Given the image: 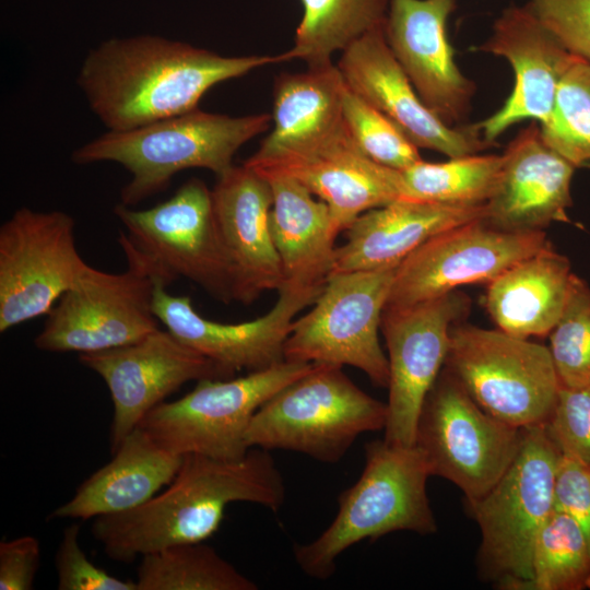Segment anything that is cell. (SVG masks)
<instances>
[{"instance_id":"6da1fadb","label":"cell","mask_w":590,"mask_h":590,"mask_svg":"<svg viewBox=\"0 0 590 590\" xmlns=\"http://www.w3.org/2000/svg\"><path fill=\"white\" fill-rule=\"evenodd\" d=\"M281 61L282 54L228 57L140 35L111 38L93 48L78 84L108 130L126 131L193 110L214 85Z\"/></svg>"},{"instance_id":"7a4b0ae2","label":"cell","mask_w":590,"mask_h":590,"mask_svg":"<svg viewBox=\"0 0 590 590\" xmlns=\"http://www.w3.org/2000/svg\"><path fill=\"white\" fill-rule=\"evenodd\" d=\"M285 485L268 450L250 448L238 460L182 457L173 481L142 506L94 518L92 534L113 560L131 563L166 547L205 542L235 502L273 511L285 502Z\"/></svg>"},{"instance_id":"3957f363","label":"cell","mask_w":590,"mask_h":590,"mask_svg":"<svg viewBox=\"0 0 590 590\" xmlns=\"http://www.w3.org/2000/svg\"><path fill=\"white\" fill-rule=\"evenodd\" d=\"M364 452L362 474L339 495L330 526L314 541L293 547L296 564L310 578H330L338 557L365 539L397 531L437 532L426 487L432 473L421 449L384 438L367 442Z\"/></svg>"},{"instance_id":"277c9868","label":"cell","mask_w":590,"mask_h":590,"mask_svg":"<svg viewBox=\"0 0 590 590\" xmlns=\"http://www.w3.org/2000/svg\"><path fill=\"white\" fill-rule=\"evenodd\" d=\"M272 115L240 117L199 108L126 131H110L72 153L75 164L115 162L131 175L121 203L139 204L164 191L187 168H205L216 177L234 166L233 157L249 140L266 132Z\"/></svg>"},{"instance_id":"5b68a950","label":"cell","mask_w":590,"mask_h":590,"mask_svg":"<svg viewBox=\"0 0 590 590\" xmlns=\"http://www.w3.org/2000/svg\"><path fill=\"white\" fill-rule=\"evenodd\" d=\"M387 418V403L363 391L343 367L314 364L259 408L246 441L337 463L359 435L384 430Z\"/></svg>"},{"instance_id":"8992f818","label":"cell","mask_w":590,"mask_h":590,"mask_svg":"<svg viewBox=\"0 0 590 590\" xmlns=\"http://www.w3.org/2000/svg\"><path fill=\"white\" fill-rule=\"evenodd\" d=\"M559 456L545 425L522 428L518 452L502 477L480 499L465 503L481 532L479 573L499 589L529 590L534 541L555 509Z\"/></svg>"},{"instance_id":"52a82bcc","label":"cell","mask_w":590,"mask_h":590,"mask_svg":"<svg viewBox=\"0 0 590 590\" xmlns=\"http://www.w3.org/2000/svg\"><path fill=\"white\" fill-rule=\"evenodd\" d=\"M114 213L126 232L119 245L155 283L167 287L185 278L217 300L236 302L235 275L215 221L212 190L190 178L166 201L135 210L119 203Z\"/></svg>"},{"instance_id":"ba28073f","label":"cell","mask_w":590,"mask_h":590,"mask_svg":"<svg viewBox=\"0 0 590 590\" xmlns=\"http://www.w3.org/2000/svg\"><path fill=\"white\" fill-rule=\"evenodd\" d=\"M444 367L486 413L518 428L545 425L560 389L547 346L499 329L453 326Z\"/></svg>"},{"instance_id":"9c48e42d","label":"cell","mask_w":590,"mask_h":590,"mask_svg":"<svg viewBox=\"0 0 590 590\" xmlns=\"http://www.w3.org/2000/svg\"><path fill=\"white\" fill-rule=\"evenodd\" d=\"M314 364L283 361L241 377L203 379L181 398L152 409L139 426L176 455L238 460L259 408Z\"/></svg>"},{"instance_id":"30bf717a","label":"cell","mask_w":590,"mask_h":590,"mask_svg":"<svg viewBox=\"0 0 590 590\" xmlns=\"http://www.w3.org/2000/svg\"><path fill=\"white\" fill-rule=\"evenodd\" d=\"M396 271L331 273L311 310L293 321L284 359L352 366L387 388L389 365L378 332Z\"/></svg>"},{"instance_id":"8fae6325","label":"cell","mask_w":590,"mask_h":590,"mask_svg":"<svg viewBox=\"0 0 590 590\" xmlns=\"http://www.w3.org/2000/svg\"><path fill=\"white\" fill-rule=\"evenodd\" d=\"M521 436L522 428L486 413L445 368L423 402L414 445L432 475L453 483L470 503L502 477L518 452Z\"/></svg>"},{"instance_id":"7c38bea8","label":"cell","mask_w":590,"mask_h":590,"mask_svg":"<svg viewBox=\"0 0 590 590\" xmlns=\"http://www.w3.org/2000/svg\"><path fill=\"white\" fill-rule=\"evenodd\" d=\"M109 273L87 264L58 299L35 338L38 350L95 353L127 345L158 329L155 282L142 266Z\"/></svg>"},{"instance_id":"4fadbf2b","label":"cell","mask_w":590,"mask_h":590,"mask_svg":"<svg viewBox=\"0 0 590 590\" xmlns=\"http://www.w3.org/2000/svg\"><path fill=\"white\" fill-rule=\"evenodd\" d=\"M61 211L16 210L0 227V332L48 315L87 263Z\"/></svg>"},{"instance_id":"5bb4252c","label":"cell","mask_w":590,"mask_h":590,"mask_svg":"<svg viewBox=\"0 0 590 590\" xmlns=\"http://www.w3.org/2000/svg\"><path fill=\"white\" fill-rule=\"evenodd\" d=\"M470 299L453 291L406 307H386L381 317L389 365L385 439L411 446L423 402L445 366L450 333Z\"/></svg>"},{"instance_id":"9a60e30c","label":"cell","mask_w":590,"mask_h":590,"mask_svg":"<svg viewBox=\"0 0 590 590\" xmlns=\"http://www.w3.org/2000/svg\"><path fill=\"white\" fill-rule=\"evenodd\" d=\"M548 244L543 231L505 232L483 219L449 228L400 263L386 307L415 305L465 284H488Z\"/></svg>"},{"instance_id":"2e32d148","label":"cell","mask_w":590,"mask_h":590,"mask_svg":"<svg viewBox=\"0 0 590 590\" xmlns=\"http://www.w3.org/2000/svg\"><path fill=\"white\" fill-rule=\"evenodd\" d=\"M106 384L114 405L111 452L155 406L189 381L232 378L228 371L160 328L141 340L80 354Z\"/></svg>"},{"instance_id":"e0dca14e","label":"cell","mask_w":590,"mask_h":590,"mask_svg":"<svg viewBox=\"0 0 590 590\" xmlns=\"http://www.w3.org/2000/svg\"><path fill=\"white\" fill-rule=\"evenodd\" d=\"M322 287L283 283L279 298L263 316L238 323L203 318L189 296H175L155 283L153 310L176 338L235 376L257 371L284 359V344L295 316L312 304Z\"/></svg>"},{"instance_id":"ac0fdd59","label":"cell","mask_w":590,"mask_h":590,"mask_svg":"<svg viewBox=\"0 0 590 590\" xmlns=\"http://www.w3.org/2000/svg\"><path fill=\"white\" fill-rule=\"evenodd\" d=\"M338 68L347 87L390 118L417 148L459 157L492 145L477 123L449 126L424 104L391 51L385 25L349 45Z\"/></svg>"},{"instance_id":"d6986e66","label":"cell","mask_w":590,"mask_h":590,"mask_svg":"<svg viewBox=\"0 0 590 590\" xmlns=\"http://www.w3.org/2000/svg\"><path fill=\"white\" fill-rule=\"evenodd\" d=\"M457 0H389L387 43L424 104L449 126L465 120L475 91L455 61L447 21Z\"/></svg>"},{"instance_id":"ffe728a7","label":"cell","mask_w":590,"mask_h":590,"mask_svg":"<svg viewBox=\"0 0 590 590\" xmlns=\"http://www.w3.org/2000/svg\"><path fill=\"white\" fill-rule=\"evenodd\" d=\"M479 50L507 59L515 72L504 105L477 123L491 144L515 123L531 119L542 125L550 118L559 83L577 57L527 5L505 10Z\"/></svg>"},{"instance_id":"44dd1931","label":"cell","mask_w":590,"mask_h":590,"mask_svg":"<svg viewBox=\"0 0 590 590\" xmlns=\"http://www.w3.org/2000/svg\"><path fill=\"white\" fill-rule=\"evenodd\" d=\"M244 164L300 182L328 205L340 233L364 212L403 199L400 170L368 158L353 141L345 123L309 151Z\"/></svg>"},{"instance_id":"7402d4cb","label":"cell","mask_w":590,"mask_h":590,"mask_svg":"<svg viewBox=\"0 0 590 590\" xmlns=\"http://www.w3.org/2000/svg\"><path fill=\"white\" fill-rule=\"evenodd\" d=\"M575 169L545 143L540 125L532 121L503 154L483 221L505 232H538L553 222H567Z\"/></svg>"},{"instance_id":"603a6c76","label":"cell","mask_w":590,"mask_h":590,"mask_svg":"<svg viewBox=\"0 0 590 590\" xmlns=\"http://www.w3.org/2000/svg\"><path fill=\"white\" fill-rule=\"evenodd\" d=\"M217 228L233 266L236 302L249 305L284 283L270 228L272 190L266 177L243 164L217 176L212 189Z\"/></svg>"},{"instance_id":"cb8c5ba5","label":"cell","mask_w":590,"mask_h":590,"mask_svg":"<svg viewBox=\"0 0 590 590\" xmlns=\"http://www.w3.org/2000/svg\"><path fill=\"white\" fill-rule=\"evenodd\" d=\"M485 204L449 205L398 199L361 214L335 248L331 273L398 268L432 237L482 220Z\"/></svg>"},{"instance_id":"d4e9b609","label":"cell","mask_w":590,"mask_h":590,"mask_svg":"<svg viewBox=\"0 0 590 590\" xmlns=\"http://www.w3.org/2000/svg\"><path fill=\"white\" fill-rule=\"evenodd\" d=\"M111 453V460L82 482L48 519L87 520L138 508L173 481L184 457L163 447L140 426Z\"/></svg>"},{"instance_id":"484cf974","label":"cell","mask_w":590,"mask_h":590,"mask_svg":"<svg viewBox=\"0 0 590 590\" xmlns=\"http://www.w3.org/2000/svg\"><path fill=\"white\" fill-rule=\"evenodd\" d=\"M345 87L338 66L332 62L278 76L273 92V128L246 162L303 153L328 140L344 125Z\"/></svg>"},{"instance_id":"4316f807","label":"cell","mask_w":590,"mask_h":590,"mask_svg":"<svg viewBox=\"0 0 590 590\" xmlns=\"http://www.w3.org/2000/svg\"><path fill=\"white\" fill-rule=\"evenodd\" d=\"M259 173L272 190L270 228L284 283L323 287L333 269L334 241L340 234L328 205L292 177Z\"/></svg>"},{"instance_id":"83f0119b","label":"cell","mask_w":590,"mask_h":590,"mask_svg":"<svg viewBox=\"0 0 590 590\" xmlns=\"http://www.w3.org/2000/svg\"><path fill=\"white\" fill-rule=\"evenodd\" d=\"M575 274L551 243L488 283L485 307L496 327L514 337H545L557 323Z\"/></svg>"},{"instance_id":"f1b7e54d","label":"cell","mask_w":590,"mask_h":590,"mask_svg":"<svg viewBox=\"0 0 590 590\" xmlns=\"http://www.w3.org/2000/svg\"><path fill=\"white\" fill-rule=\"evenodd\" d=\"M303 16L294 46L282 54L284 61L299 59L308 68L331 63V56L343 51L367 32L384 26L389 0H300Z\"/></svg>"},{"instance_id":"f546056e","label":"cell","mask_w":590,"mask_h":590,"mask_svg":"<svg viewBox=\"0 0 590 590\" xmlns=\"http://www.w3.org/2000/svg\"><path fill=\"white\" fill-rule=\"evenodd\" d=\"M138 590H257L258 586L204 542L166 547L141 557Z\"/></svg>"},{"instance_id":"4dcf8cb0","label":"cell","mask_w":590,"mask_h":590,"mask_svg":"<svg viewBox=\"0 0 590 590\" xmlns=\"http://www.w3.org/2000/svg\"><path fill=\"white\" fill-rule=\"evenodd\" d=\"M502 155L470 154L446 162L421 161L401 170L403 199L449 205H481L491 198Z\"/></svg>"},{"instance_id":"1f68e13d","label":"cell","mask_w":590,"mask_h":590,"mask_svg":"<svg viewBox=\"0 0 590 590\" xmlns=\"http://www.w3.org/2000/svg\"><path fill=\"white\" fill-rule=\"evenodd\" d=\"M529 590H589L590 543L577 522L557 509L534 541Z\"/></svg>"},{"instance_id":"d6a6232c","label":"cell","mask_w":590,"mask_h":590,"mask_svg":"<svg viewBox=\"0 0 590 590\" xmlns=\"http://www.w3.org/2000/svg\"><path fill=\"white\" fill-rule=\"evenodd\" d=\"M545 143L576 168L590 165V62L576 57L563 76L550 118L540 125Z\"/></svg>"},{"instance_id":"836d02e7","label":"cell","mask_w":590,"mask_h":590,"mask_svg":"<svg viewBox=\"0 0 590 590\" xmlns=\"http://www.w3.org/2000/svg\"><path fill=\"white\" fill-rule=\"evenodd\" d=\"M342 114L345 127L358 149L382 166L404 170L423 161L418 148L385 114L346 85Z\"/></svg>"},{"instance_id":"e575fe53","label":"cell","mask_w":590,"mask_h":590,"mask_svg":"<svg viewBox=\"0 0 590 590\" xmlns=\"http://www.w3.org/2000/svg\"><path fill=\"white\" fill-rule=\"evenodd\" d=\"M548 335L560 387L590 385V286L576 274L565 308Z\"/></svg>"},{"instance_id":"d590c367","label":"cell","mask_w":590,"mask_h":590,"mask_svg":"<svg viewBox=\"0 0 590 590\" xmlns=\"http://www.w3.org/2000/svg\"><path fill=\"white\" fill-rule=\"evenodd\" d=\"M545 427L562 455L590 465V385L560 387Z\"/></svg>"},{"instance_id":"8d00e7d4","label":"cell","mask_w":590,"mask_h":590,"mask_svg":"<svg viewBox=\"0 0 590 590\" xmlns=\"http://www.w3.org/2000/svg\"><path fill=\"white\" fill-rule=\"evenodd\" d=\"M80 526L63 530L55 555L58 590H138L135 581L123 580L96 566L79 542Z\"/></svg>"},{"instance_id":"74e56055","label":"cell","mask_w":590,"mask_h":590,"mask_svg":"<svg viewBox=\"0 0 590 590\" xmlns=\"http://www.w3.org/2000/svg\"><path fill=\"white\" fill-rule=\"evenodd\" d=\"M527 7L573 55L590 62V0H528Z\"/></svg>"},{"instance_id":"f35d334b","label":"cell","mask_w":590,"mask_h":590,"mask_svg":"<svg viewBox=\"0 0 590 590\" xmlns=\"http://www.w3.org/2000/svg\"><path fill=\"white\" fill-rule=\"evenodd\" d=\"M555 509L571 517L590 543V465L560 453L554 485Z\"/></svg>"},{"instance_id":"ab89813d","label":"cell","mask_w":590,"mask_h":590,"mask_svg":"<svg viewBox=\"0 0 590 590\" xmlns=\"http://www.w3.org/2000/svg\"><path fill=\"white\" fill-rule=\"evenodd\" d=\"M40 542L33 535L0 542V590H32L40 564Z\"/></svg>"}]
</instances>
